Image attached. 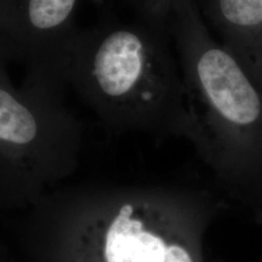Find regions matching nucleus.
Instances as JSON below:
<instances>
[{
    "mask_svg": "<svg viewBox=\"0 0 262 262\" xmlns=\"http://www.w3.org/2000/svg\"><path fill=\"white\" fill-rule=\"evenodd\" d=\"M13 59H18L14 50L11 48L6 40L0 35V78H5L4 64Z\"/></svg>",
    "mask_w": 262,
    "mask_h": 262,
    "instance_id": "nucleus-6",
    "label": "nucleus"
},
{
    "mask_svg": "<svg viewBox=\"0 0 262 262\" xmlns=\"http://www.w3.org/2000/svg\"><path fill=\"white\" fill-rule=\"evenodd\" d=\"M203 16L234 54L244 36L262 28V0H202Z\"/></svg>",
    "mask_w": 262,
    "mask_h": 262,
    "instance_id": "nucleus-5",
    "label": "nucleus"
},
{
    "mask_svg": "<svg viewBox=\"0 0 262 262\" xmlns=\"http://www.w3.org/2000/svg\"><path fill=\"white\" fill-rule=\"evenodd\" d=\"M58 113L32 92L14 91L0 78V146L24 148L38 139L45 124L58 119Z\"/></svg>",
    "mask_w": 262,
    "mask_h": 262,
    "instance_id": "nucleus-4",
    "label": "nucleus"
},
{
    "mask_svg": "<svg viewBox=\"0 0 262 262\" xmlns=\"http://www.w3.org/2000/svg\"><path fill=\"white\" fill-rule=\"evenodd\" d=\"M168 29L105 14L80 29L70 48V79L108 118L121 122L187 119L183 85L168 42Z\"/></svg>",
    "mask_w": 262,
    "mask_h": 262,
    "instance_id": "nucleus-1",
    "label": "nucleus"
},
{
    "mask_svg": "<svg viewBox=\"0 0 262 262\" xmlns=\"http://www.w3.org/2000/svg\"><path fill=\"white\" fill-rule=\"evenodd\" d=\"M80 0H0V35L40 82L64 77Z\"/></svg>",
    "mask_w": 262,
    "mask_h": 262,
    "instance_id": "nucleus-3",
    "label": "nucleus"
},
{
    "mask_svg": "<svg viewBox=\"0 0 262 262\" xmlns=\"http://www.w3.org/2000/svg\"><path fill=\"white\" fill-rule=\"evenodd\" d=\"M187 86L217 127L256 145L262 100L239 59L211 36L194 0L176 7L169 21Z\"/></svg>",
    "mask_w": 262,
    "mask_h": 262,
    "instance_id": "nucleus-2",
    "label": "nucleus"
}]
</instances>
